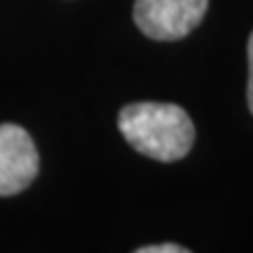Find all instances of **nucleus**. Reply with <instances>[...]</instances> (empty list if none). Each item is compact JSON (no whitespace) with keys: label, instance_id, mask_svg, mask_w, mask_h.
<instances>
[{"label":"nucleus","instance_id":"2","mask_svg":"<svg viewBox=\"0 0 253 253\" xmlns=\"http://www.w3.org/2000/svg\"><path fill=\"white\" fill-rule=\"evenodd\" d=\"M209 0H136L134 21L153 40H181L202 24Z\"/></svg>","mask_w":253,"mask_h":253},{"label":"nucleus","instance_id":"1","mask_svg":"<svg viewBox=\"0 0 253 253\" xmlns=\"http://www.w3.org/2000/svg\"><path fill=\"white\" fill-rule=\"evenodd\" d=\"M118 125L136 153L157 162H178L195 143V125L176 103H129L120 110Z\"/></svg>","mask_w":253,"mask_h":253},{"label":"nucleus","instance_id":"5","mask_svg":"<svg viewBox=\"0 0 253 253\" xmlns=\"http://www.w3.org/2000/svg\"><path fill=\"white\" fill-rule=\"evenodd\" d=\"M188 249H183L178 244H157V246H143L138 249V253H185Z\"/></svg>","mask_w":253,"mask_h":253},{"label":"nucleus","instance_id":"4","mask_svg":"<svg viewBox=\"0 0 253 253\" xmlns=\"http://www.w3.org/2000/svg\"><path fill=\"white\" fill-rule=\"evenodd\" d=\"M246 99H249V108L253 113V33L249 38V87H246Z\"/></svg>","mask_w":253,"mask_h":253},{"label":"nucleus","instance_id":"3","mask_svg":"<svg viewBox=\"0 0 253 253\" xmlns=\"http://www.w3.org/2000/svg\"><path fill=\"white\" fill-rule=\"evenodd\" d=\"M40 169L36 143L19 125H0V197H12L36 181Z\"/></svg>","mask_w":253,"mask_h":253}]
</instances>
